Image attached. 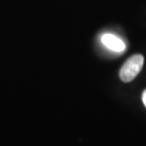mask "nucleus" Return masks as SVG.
I'll return each instance as SVG.
<instances>
[{
	"mask_svg": "<svg viewBox=\"0 0 146 146\" xmlns=\"http://www.w3.org/2000/svg\"><path fill=\"white\" fill-rule=\"evenodd\" d=\"M102 42L106 46L107 48H109L110 50L115 52H122L125 49V44L124 42L118 38L117 36L113 35V34H104L102 36Z\"/></svg>",
	"mask_w": 146,
	"mask_h": 146,
	"instance_id": "nucleus-2",
	"label": "nucleus"
},
{
	"mask_svg": "<svg viewBox=\"0 0 146 146\" xmlns=\"http://www.w3.org/2000/svg\"><path fill=\"white\" fill-rule=\"evenodd\" d=\"M142 102H143V105L146 108V90H144V92H142Z\"/></svg>",
	"mask_w": 146,
	"mask_h": 146,
	"instance_id": "nucleus-3",
	"label": "nucleus"
},
{
	"mask_svg": "<svg viewBox=\"0 0 146 146\" xmlns=\"http://www.w3.org/2000/svg\"><path fill=\"white\" fill-rule=\"evenodd\" d=\"M144 58L142 55L137 54L129 58L120 70V78L123 82H131L139 74L143 67Z\"/></svg>",
	"mask_w": 146,
	"mask_h": 146,
	"instance_id": "nucleus-1",
	"label": "nucleus"
}]
</instances>
